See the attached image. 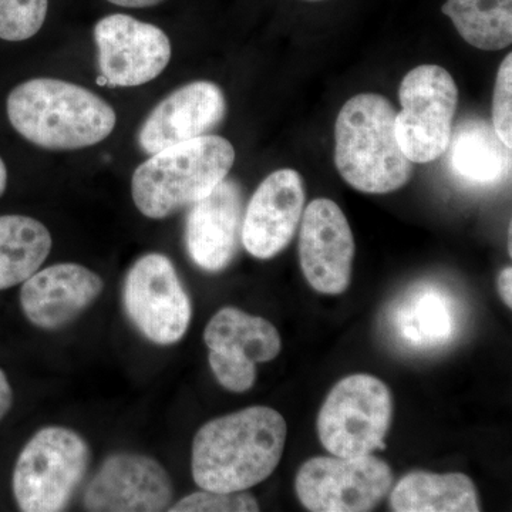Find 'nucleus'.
<instances>
[{"mask_svg": "<svg viewBox=\"0 0 512 512\" xmlns=\"http://www.w3.org/2000/svg\"><path fill=\"white\" fill-rule=\"evenodd\" d=\"M397 111L386 97L362 93L346 101L335 124V164L365 194H389L413 177L414 164L394 136Z\"/></svg>", "mask_w": 512, "mask_h": 512, "instance_id": "7ed1b4c3", "label": "nucleus"}, {"mask_svg": "<svg viewBox=\"0 0 512 512\" xmlns=\"http://www.w3.org/2000/svg\"><path fill=\"white\" fill-rule=\"evenodd\" d=\"M89 444L76 431L50 426L23 447L13 470V494L25 512L66 510L90 466Z\"/></svg>", "mask_w": 512, "mask_h": 512, "instance_id": "39448f33", "label": "nucleus"}, {"mask_svg": "<svg viewBox=\"0 0 512 512\" xmlns=\"http://www.w3.org/2000/svg\"><path fill=\"white\" fill-rule=\"evenodd\" d=\"M208 363L218 383L229 392L245 393L254 387L256 363L251 360L210 352Z\"/></svg>", "mask_w": 512, "mask_h": 512, "instance_id": "a878e982", "label": "nucleus"}, {"mask_svg": "<svg viewBox=\"0 0 512 512\" xmlns=\"http://www.w3.org/2000/svg\"><path fill=\"white\" fill-rule=\"evenodd\" d=\"M128 318L158 346L180 342L190 328L192 306L171 259L147 254L137 259L124 282Z\"/></svg>", "mask_w": 512, "mask_h": 512, "instance_id": "1a4fd4ad", "label": "nucleus"}, {"mask_svg": "<svg viewBox=\"0 0 512 512\" xmlns=\"http://www.w3.org/2000/svg\"><path fill=\"white\" fill-rule=\"evenodd\" d=\"M498 291H500L501 298L505 305L511 309L512 306V269L511 266H507L501 271L498 276Z\"/></svg>", "mask_w": 512, "mask_h": 512, "instance_id": "cd10ccee", "label": "nucleus"}, {"mask_svg": "<svg viewBox=\"0 0 512 512\" xmlns=\"http://www.w3.org/2000/svg\"><path fill=\"white\" fill-rule=\"evenodd\" d=\"M453 76L437 64L410 70L400 84L402 111L394 119V136L413 164L439 160L450 146L458 107Z\"/></svg>", "mask_w": 512, "mask_h": 512, "instance_id": "0eeeda50", "label": "nucleus"}, {"mask_svg": "<svg viewBox=\"0 0 512 512\" xmlns=\"http://www.w3.org/2000/svg\"><path fill=\"white\" fill-rule=\"evenodd\" d=\"M204 342L210 352L266 363L282 350L281 335L269 320L252 316L241 309H221L204 330Z\"/></svg>", "mask_w": 512, "mask_h": 512, "instance_id": "a211bd4d", "label": "nucleus"}, {"mask_svg": "<svg viewBox=\"0 0 512 512\" xmlns=\"http://www.w3.org/2000/svg\"><path fill=\"white\" fill-rule=\"evenodd\" d=\"M441 10L468 45L493 52L512 43V0H447Z\"/></svg>", "mask_w": 512, "mask_h": 512, "instance_id": "4be33fe9", "label": "nucleus"}, {"mask_svg": "<svg viewBox=\"0 0 512 512\" xmlns=\"http://www.w3.org/2000/svg\"><path fill=\"white\" fill-rule=\"evenodd\" d=\"M99 53L100 86L137 87L164 72L171 60L167 33L124 13L100 19L94 26Z\"/></svg>", "mask_w": 512, "mask_h": 512, "instance_id": "9d476101", "label": "nucleus"}, {"mask_svg": "<svg viewBox=\"0 0 512 512\" xmlns=\"http://www.w3.org/2000/svg\"><path fill=\"white\" fill-rule=\"evenodd\" d=\"M394 512H478L476 485L461 473L413 471L390 494Z\"/></svg>", "mask_w": 512, "mask_h": 512, "instance_id": "6ab92c4d", "label": "nucleus"}, {"mask_svg": "<svg viewBox=\"0 0 512 512\" xmlns=\"http://www.w3.org/2000/svg\"><path fill=\"white\" fill-rule=\"evenodd\" d=\"M6 185H8V168L5 161L0 158V197L5 194Z\"/></svg>", "mask_w": 512, "mask_h": 512, "instance_id": "c756f323", "label": "nucleus"}, {"mask_svg": "<svg viewBox=\"0 0 512 512\" xmlns=\"http://www.w3.org/2000/svg\"><path fill=\"white\" fill-rule=\"evenodd\" d=\"M448 148L451 167L471 183H498L510 173L511 150L487 121L470 120L460 124Z\"/></svg>", "mask_w": 512, "mask_h": 512, "instance_id": "aec40b11", "label": "nucleus"}, {"mask_svg": "<svg viewBox=\"0 0 512 512\" xmlns=\"http://www.w3.org/2000/svg\"><path fill=\"white\" fill-rule=\"evenodd\" d=\"M244 195L237 181L225 178L191 205L185 225L190 258L207 272L224 271L237 255L244 221Z\"/></svg>", "mask_w": 512, "mask_h": 512, "instance_id": "2eb2a0df", "label": "nucleus"}, {"mask_svg": "<svg viewBox=\"0 0 512 512\" xmlns=\"http://www.w3.org/2000/svg\"><path fill=\"white\" fill-rule=\"evenodd\" d=\"M309 2H320V0H309Z\"/></svg>", "mask_w": 512, "mask_h": 512, "instance_id": "7c9ffc66", "label": "nucleus"}, {"mask_svg": "<svg viewBox=\"0 0 512 512\" xmlns=\"http://www.w3.org/2000/svg\"><path fill=\"white\" fill-rule=\"evenodd\" d=\"M392 323L397 335L417 349H436L447 345L457 330L453 299L439 286H413L397 301Z\"/></svg>", "mask_w": 512, "mask_h": 512, "instance_id": "f3484780", "label": "nucleus"}, {"mask_svg": "<svg viewBox=\"0 0 512 512\" xmlns=\"http://www.w3.org/2000/svg\"><path fill=\"white\" fill-rule=\"evenodd\" d=\"M393 419V396L375 376L352 375L335 384L320 409V443L332 456L363 457L384 450Z\"/></svg>", "mask_w": 512, "mask_h": 512, "instance_id": "423d86ee", "label": "nucleus"}, {"mask_svg": "<svg viewBox=\"0 0 512 512\" xmlns=\"http://www.w3.org/2000/svg\"><path fill=\"white\" fill-rule=\"evenodd\" d=\"M299 264L309 285L325 295L349 288L356 244L348 218L335 201L316 198L303 210Z\"/></svg>", "mask_w": 512, "mask_h": 512, "instance_id": "9b49d317", "label": "nucleus"}, {"mask_svg": "<svg viewBox=\"0 0 512 512\" xmlns=\"http://www.w3.org/2000/svg\"><path fill=\"white\" fill-rule=\"evenodd\" d=\"M104 289L100 275L79 264H56L23 282L20 306L37 328L69 325L97 301Z\"/></svg>", "mask_w": 512, "mask_h": 512, "instance_id": "dca6fc26", "label": "nucleus"}, {"mask_svg": "<svg viewBox=\"0 0 512 512\" xmlns=\"http://www.w3.org/2000/svg\"><path fill=\"white\" fill-rule=\"evenodd\" d=\"M286 436L284 417L266 406L208 421L192 443V478L201 490L247 491L272 476L284 454Z\"/></svg>", "mask_w": 512, "mask_h": 512, "instance_id": "f257e3e1", "label": "nucleus"}, {"mask_svg": "<svg viewBox=\"0 0 512 512\" xmlns=\"http://www.w3.org/2000/svg\"><path fill=\"white\" fill-rule=\"evenodd\" d=\"M235 163L227 138L202 136L164 148L138 165L131 178L137 210L151 220H163L202 200L228 177Z\"/></svg>", "mask_w": 512, "mask_h": 512, "instance_id": "20e7f679", "label": "nucleus"}, {"mask_svg": "<svg viewBox=\"0 0 512 512\" xmlns=\"http://www.w3.org/2000/svg\"><path fill=\"white\" fill-rule=\"evenodd\" d=\"M50 251L52 235L42 222L25 215L0 217V291L23 284Z\"/></svg>", "mask_w": 512, "mask_h": 512, "instance_id": "412c9836", "label": "nucleus"}, {"mask_svg": "<svg viewBox=\"0 0 512 512\" xmlns=\"http://www.w3.org/2000/svg\"><path fill=\"white\" fill-rule=\"evenodd\" d=\"M493 128L505 147L512 148V55L501 63L493 96Z\"/></svg>", "mask_w": 512, "mask_h": 512, "instance_id": "393cba45", "label": "nucleus"}, {"mask_svg": "<svg viewBox=\"0 0 512 512\" xmlns=\"http://www.w3.org/2000/svg\"><path fill=\"white\" fill-rule=\"evenodd\" d=\"M174 488L157 460L119 453L103 461L84 491L83 503L94 512H158L168 510Z\"/></svg>", "mask_w": 512, "mask_h": 512, "instance_id": "f8f14e48", "label": "nucleus"}, {"mask_svg": "<svg viewBox=\"0 0 512 512\" xmlns=\"http://www.w3.org/2000/svg\"><path fill=\"white\" fill-rule=\"evenodd\" d=\"M13 404V390L12 386H10L8 377H6L5 372L0 369V421L3 420V417L9 413V410L12 409Z\"/></svg>", "mask_w": 512, "mask_h": 512, "instance_id": "bb28decb", "label": "nucleus"}, {"mask_svg": "<svg viewBox=\"0 0 512 512\" xmlns=\"http://www.w3.org/2000/svg\"><path fill=\"white\" fill-rule=\"evenodd\" d=\"M49 0H0V39L23 42L45 25Z\"/></svg>", "mask_w": 512, "mask_h": 512, "instance_id": "5701e85b", "label": "nucleus"}, {"mask_svg": "<svg viewBox=\"0 0 512 512\" xmlns=\"http://www.w3.org/2000/svg\"><path fill=\"white\" fill-rule=\"evenodd\" d=\"M305 210V184L291 168L269 174L256 188L242 221L241 242L256 259L281 254L295 237Z\"/></svg>", "mask_w": 512, "mask_h": 512, "instance_id": "ddd939ff", "label": "nucleus"}, {"mask_svg": "<svg viewBox=\"0 0 512 512\" xmlns=\"http://www.w3.org/2000/svg\"><path fill=\"white\" fill-rule=\"evenodd\" d=\"M6 111L20 136L45 150L96 146L110 137L117 123L113 107L92 90L50 77L16 86Z\"/></svg>", "mask_w": 512, "mask_h": 512, "instance_id": "f03ea898", "label": "nucleus"}, {"mask_svg": "<svg viewBox=\"0 0 512 512\" xmlns=\"http://www.w3.org/2000/svg\"><path fill=\"white\" fill-rule=\"evenodd\" d=\"M392 485V468L372 454L311 458L295 483L299 501L312 512L372 511Z\"/></svg>", "mask_w": 512, "mask_h": 512, "instance_id": "6e6552de", "label": "nucleus"}, {"mask_svg": "<svg viewBox=\"0 0 512 512\" xmlns=\"http://www.w3.org/2000/svg\"><path fill=\"white\" fill-rule=\"evenodd\" d=\"M227 101L221 87L212 82H192L175 90L148 114L138 133L144 153L207 136L224 120Z\"/></svg>", "mask_w": 512, "mask_h": 512, "instance_id": "4468645a", "label": "nucleus"}, {"mask_svg": "<svg viewBox=\"0 0 512 512\" xmlns=\"http://www.w3.org/2000/svg\"><path fill=\"white\" fill-rule=\"evenodd\" d=\"M107 2L121 6V8L144 9L153 8V6L160 5L165 0H107Z\"/></svg>", "mask_w": 512, "mask_h": 512, "instance_id": "c85d7f7f", "label": "nucleus"}, {"mask_svg": "<svg viewBox=\"0 0 512 512\" xmlns=\"http://www.w3.org/2000/svg\"><path fill=\"white\" fill-rule=\"evenodd\" d=\"M171 512H254L259 511V503L251 493H214L201 490L184 497L168 508Z\"/></svg>", "mask_w": 512, "mask_h": 512, "instance_id": "b1692460", "label": "nucleus"}]
</instances>
